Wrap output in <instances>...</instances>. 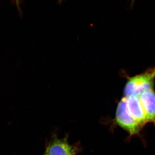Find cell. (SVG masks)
Listing matches in <instances>:
<instances>
[{
    "mask_svg": "<svg viewBox=\"0 0 155 155\" xmlns=\"http://www.w3.org/2000/svg\"><path fill=\"white\" fill-rule=\"evenodd\" d=\"M155 79V68L150 69L144 73L130 78L125 85V97L139 96L143 92L153 89Z\"/></svg>",
    "mask_w": 155,
    "mask_h": 155,
    "instance_id": "1",
    "label": "cell"
},
{
    "mask_svg": "<svg viewBox=\"0 0 155 155\" xmlns=\"http://www.w3.org/2000/svg\"><path fill=\"white\" fill-rule=\"evenodd\" d=\"M126 98L121 100L117 107L116 115V123L127 131L130 136L138 134L142 127L131 117L127 111Z\"/></svg>",
    "mask_w": 155,
    "mask_h": 155,
    "instance_id": "2",
    "label": "cell"
},
{
    "mask_svg": "<svg viewBox=\"0 0 155 155\" xmlns=\"http://www.w3.org/2000/svg\"><path fill=\"white\" fill-rule=\"evenodd\" d=\"M127 111L131 117L142 127L148 123V120L138 96L126 97Z\"/></svg>",
    "mask_w": 155,
    "mask_h": 155,
    "instance_id": "3",
    "label": "cell"
},
{
    "mask_svg": "<svg viewBox=\"0 0 155 155\" xmlns=\"http://www.w3.org/2000/svg\"><path fill=\"white\" fill-rule=\"evenodd\" d=\"M149 122L155 125V92L153 89L148 90L139 96Z\"/></svg>",
    "mask_w": 155,
    "mask_h": 155,
    "instance_id": "4",
    "label": "cell"
},
{
    "mask_svg": "<svg viewBox=\"0 0 155 155\" xmlns=\"http://www.w3.org/2000/svg\"><path fill=\"white\" fill-rule=\"evenodd\" d=\"M45 152L48 155H75V151L65 140L56 139L48 146Z\"/></svg>",
    "mask_w": 155,
    "mask_h": 155,
    "instance_id": "5",
    "label": "cell"
},
{
    "mask_svg": "<svg viewBox=\"0 0 155 155\" xmlns=\"http://www.w3.org/2000/svg\"><path fill=\"white\" fill-rule=\"evenodd\" d=\"M15 1H16V3H17V6H18V7H19V0H15Z\"/></svg>",
    "mask_w": 155,
    "mask_h": 155,
    "instance_id": "6",
    "label": "cell"
},
{
    "mask_svg": "<svg viewBox=\"0 0 155 155\" xmlns=\"http://www.w3.org/2000/svg\"><path fill=\"white\" fill-rule=\"evenodd\" d=\"M135 0H131V2H132V4H133V3L134 2Z\"/></svg>",
    "mask_w": 155,
    "mask_h": 155,
    "instance_id": "7",
    "label": "cell"
},
{
    "mask_svg": "<svg viewBox=\"0 0 155 155\" xmlns=\"http://www.w3.org/2000/svg\"><path fill=\"white\" fill-rule=\"evenodd\" d=\"M58 1H59V2H62V1H63V0H58Z\"/></svg>",
    "mask_w": 155,
    "mask_h": 155,
    "instance_id": "8",
    "label": "cell"
},
{
    "mask_svg": "<svg viewBox=\"0 0 155 155\" xmlns=\"http://www.w3.org/2000/svg\"><path fill=\"white\" fill-rule=\"evenodd\" d=\"M44 155H48L46 153H45V154Z\"/></svg>",
    "mask_w": 155,
    "mask_h": 155,
    "instance_id": "9",
    "label": "cell"
}]
</instances>
